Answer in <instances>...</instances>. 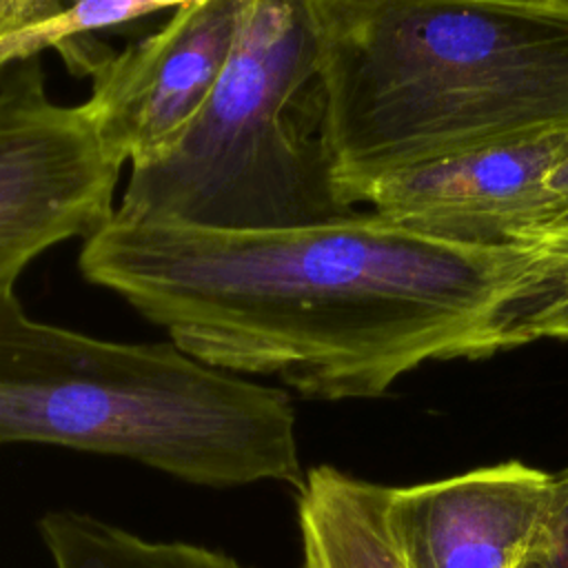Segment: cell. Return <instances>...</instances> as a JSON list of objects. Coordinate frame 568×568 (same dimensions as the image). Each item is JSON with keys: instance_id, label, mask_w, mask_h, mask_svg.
Wrapping results in <instances>:
<instances>
[{"instance_id": "obj_1", "label": "cell", "mask_w": 568, "mask_h": 568, "mask_svg": "<svg viewBox=\"0 0 568 568\" xmlns=\"http://www.w3.org/2000/svg\"><path fill=\"white\" fill-rule=\"evenodd\" d=\"M78 266L193 359L335 402L528 344L544 255L537 240L466 244L353 211L260 231L113 217Z\"/></svg>"}, {"instance_id": "obj_2", "label": "cell", "mask_w": 568, "mask_h": 568, "mask_svg": "<svg viewBox=\"0 0 568 568\" xmlns=\"http://www.w3.org/2000/svg\"><path fill=\"white\" fill-rule=\"evenodd\" d=\"M320 138L339 200L455 153L568 131L555 0H306Z\"/></svg>"}, {"instance_id": "obj_3", "label": "cell", "mask_w": 568, "mask_h": 568, "mask_svg": "<svg viewBox=\"0 0 568 568\" xmlns=\"http://www.w3.org/2000/svg\"><path fill=\"white\" fill-rule=\"evenodd\" d=\"M124 457L235 488L302 481L286 390L211 368L173 342H115L27 315L0 295V446Z\"/></svg>"}, {"instance_id": "obj_4", "label": "cell", "mask_w": 568, "mask_h": 568, "mask_svg": "<svg viewBox=\"0 0 568 568\" xmlns=\"http://www.w3.org/2000/svg\"><path fill=\"white\" fill-rule=\"evenodd\" d=\"M320 138L317 36L306 0H251L213 93L160 155L131 166L115 217L220 231L353 213Z\"/></svg>"}, {"instance_id": "obj_5", "label": "cell", "mask_w": 568, "mask_h": 568, "mask_svg": "<svg viewBox=\"0 0 568 568\" xmlns=\"http://www.w3.org/2000/svg\"><path fill=\"white\" fill-rule=\"evenodd\" d=\"M122 166L82 104L51 100L40 55L0 73V295L47 248L115 217Z\"/></svg>"}, {"instance_id": "obj_6", "label": "cell", "mask_w": 568, "mask_h": 568, "mask_svg": "<svg viewBox=\"0 0 568 568\" xmlns=\"http://www.w3.org/2000/svg\"><path fill=\"white\" fill-rule=\"evenodd\" d=\"M251 0H193L153 33L109 51L82 102L104 151L131 166L166 151L195 120L235 49Z\"/></svg>"}, {"instance_id": "obj_7", "label": "cell", "mask_w": 568, "mask_h": 568, "mask_svg": "<svg viewBox=\"0 0 568 568\" xmlns=\"http://www.w3.org/2000/svg\"><path fill=\"white\" fill-rule=\"evenodd\" d=\"M566 138L568 131L426 160L375 180L359 202L437 237L528 244L552 229L546 173Z\"/></svg>"}, {"instance_id": "obj_8", "label": "cell", "mask_w": 568, "mask_h": 568, "mask_svg": "<svg viewBox=\"0 0 568 568\" xmlns=\"http://www.w3.org/2000/svg\"><path fill=\"white\" fill-rule=\"evenodd\" d=\"M552 475L521 462L390 488L384 510L410 568H524Z\"/></svg>"}, {"instance_id": "obj_9", "label": "cell", "mask_w": 568, "mask_h": 568, "mask_svg": "<svg viewBox=\"0 0 568 568\" xmlns=\"http://www.w3.org/2000/svg\"><path fill=\"white\" fill-rule=\"evenodd\" d=\"M295 490L302 568H410L386 521V486L320 464Z\"/></svg>"}, {"instance_id": "obj_10", "label": "cell", "mask_w": 568, "mask_h": 568, "mask_svg": "<svg viewBox=\"0 0 568 568\" xmlns=\"http://www.w3.org/2000/svg\"><path fill=\"white\" fill-rule=\"evenodd\" d=\"M53 568H248L226 552L189 541H155L69 508L38 519Z\"/></svg>"}, {"instance_id": "obj_11", "label": "cell", "mask_w": 568, "mask_h": 568, "mask_svg": "<svg viewBox=\"0 0 568 568\" xmlns=\"http://www.w3.org/2000/svg\"><path fill=\"white\" fill-rule=\"evenodd\" d=\"M186 2L193 0H60L42 18L0 33V73L13 62L51 49L71 73L89 75L111 51L98 40V33L129 27Z\"/></svg>"}, {"instance_id": "obj_12", "label": "cell", "mask_w": 568, "mask_h": 568, "mask_svg": "<svg viewBox=\"0 0 568 568\" xmlns=\"http://www.w3.org/2000/svg\"><path fill=\"white\" fill-rule=\"evenodd\" d=\"M535 240L544 255V275L539 282L532 339H568V226L546 231Z\"/></svg>"}, {"instance_id": "obj_13", "label": "cell", "mask_w": 568, "mask_h": 568, "mask_svg": "<svg viewBox=\"0 0 568 568\" xmlns=\"http://www.w3.org/2000/svg\"><path fill=\"white\" fill-rule=\"evenodd\" d=\"M524 568H568V468L552 475L546 513Z\"/></svg>"}, {"instance_id": "obj_14", "label": "cell", "mask_w": 568, "mask_h": 568, "mask_svg": "<svg viewBox=\"0 0 568 568\" xmlns=\"http://www.w3.org/2000/svg\"><path fill=\"white\" fill-rule=\"evenodd\" d=\"M546 197L552 229L568 226V138L546 173Z\"/></svg>"}, {"instance_id": "obj_15", "label": "cell", "mask_w": 568, "mask_h": 568, "mask_svg": "<svg viewBox=\"0 0 568 568\" xmlns=\"http://www.w3.org/2000/svg\"><path fill=\"white\" fill-rule=\"evenodd\" d=\"M58 2H60V0H49V4H51V9H53V7H55V4H58ZM51 9H49V11H51Z\"/></svg>"}, {"instance_id": "obj_16", "label": "cell", "mask_w": 568, "mask_h": 568, "mask_svg": "<svg viewBox=\"0 0 568 568\" xmlns=\"http://www.w3.org/2000/svg\"><path fill=\"white\" fill-rule=\"evenodd\" d=\"M555 2H559V4H564V7H568V0H555Z\"/></svg>"}]
</instances>
